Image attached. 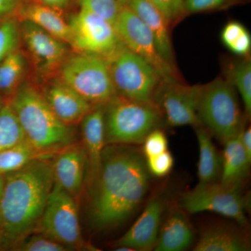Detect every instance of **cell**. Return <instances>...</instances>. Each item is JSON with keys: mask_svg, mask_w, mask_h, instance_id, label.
<instances>
[{"mask_svg": "<svg viewBox=\"0 0 251 251\" xmlns=\"http://www.w3.org/2000/svg\"><path fill=\"white\" fill-rule=\"evenodd\" d=\"M44 97L56 116L69 126L80 123L93 108L85 99L62 82L51 86Z\"/></svg>", "mask_w": 251, "mask_h": 251, "instance_id": "18", "label": "cell"}, {"mask_svg": "<svg viewBox=\"0 0 251 251\" xmlns=\"http://www.w3.org/2000/svg\"><path fill=\"white\" fill-rule=\"evenodd\" d=\"M36 232L52 238L72 251L94 250L82 237L76 200L55 183Z\"/></svg>", "mask_w": 251, "mask_h": 251, "instance_id": "9", "label": "cell"}, {"mask_svg": "<svg viewBox=\"0 0 251 251\" xmlns=\"http://www.w3.org/2000/svg\"><path fill=\"white\" fill-rule=\"evenodd\" d=\"M241 141L247 156L251 160V126L243 128L241 131Z\"/></svg>", "mask_w": 251, "mask_h": 251, "instance_id": "37", "label": "cell"}, {"mask_svg": "<svg viewBox=\"0 0 251 251\" xmlns=\"http://www.w3.org/2000/svg\"><path fill=\"white\" fill-rule=\"evenodd\" d=\"M142 145H143L142 151L145 158L156 156L168 150V138L159 128L150 132Z\"/></svg>", "mask_w": 251, "mask_h": 251, "instance_id": "32", "label": "cell"}, {"mask_svg": "<svg viewBox=\"0 0 251 251\" xmlns=\"http://www.w3.org/2000/svg\"><path fill=\"white\" fill-rule=\"evenodd\" d=\"M199 160L198 176L199 184H211L219 181L221 173V155L213 143L210 133L202 126L196 128Z\"/></svg>", "mask_w": 251, "mask_h": 251, "instance_id": "23", "label": "cell"}, {"mask_svg": "<svg viewBox=\"0 0 251 251\" xmlns=\"http://www.w3.org/2000/svg\"><path fill=\"white\" fill-rule=\"evenodd\" d=\"M115 27L122 44L148 61L163 79L181 80L176 67L167 62L160 54L151 31L136 14L125 5L120 7Z\"/></svg>", "mask_w": 251, "mask_h": 251, "instance_id": "10", "label": "cell"}, {"mask_svg": "<svg viewBox=\"0 0 251 251\" xmlns=\"http://www.w3.org/2000/svg\"><path fill=\"white\" fill-rule=\"evenodd\" d=\"M221 39L232 53L238 56H247L250 53V33L244 25L238 21H230L226 25L221 31Z\"/></svg>", "mask_w": 251, "mask_h": 251, "instance_id": "27", "label": "cell"}, {"mask_svg": "<svg viewBox=\"0 0 251 251\" xmlns=\"http://www.w3.org/2000/svg\"><path fill=\"white\" fill-rule=\"evenodd\" d=\"M0 228L1 229V215H0Z\"/></svg>", "mask_w": 251, "mask_h": 251, "instance_id": "43", "label": "cell"}, {"mask_svg": "<svg viewBox=\"0 0 251 251\" xmlns=\"http://www.w3.org/2000/svg\"><path fill=\"white\" fill-rule=\"evenodd\" d=\"M149 1L161 11L170 25L176 23L178 20L186 14L184 10V0H149Z\"/></svg>", "mask_w": 251, "mask_h": 251, "instance_id": "34", "label": "cell"}, {"mask_svg": "<svg viewBox=\"0 0 251 251\" xmlns=\"http://www.w3.org/2000/svg\"><path fill=\"white\" fill-rule=\"evenodd\" d=\"M5 185V175H0V201L2 197Z\"/></svg>", "mask_w": 251, "mask_h": 251, "instance_id": "39", "label": "cell"}, {"mask_svg": "<svg viewBox=\"0 0 251 251\" xmlns=\"http://www.w3.org/2000/svg\"><path fill=\"white\" fill-rule=\"evenodd\" d=\"M127 6L136 14L152 33L163 58L175 66V55L171 38V25L161 11L149 0H125Z\"/></svg>", "mask_w": 251, "mask_h": 251, "instance_id": "16", "label": "cell"}, {"mask_svg": "<svg viewBox=\"0 0 251 251\" xmlns=\"http://www.w3.org/2000/svg\"><path fill=\"white\" fill-rule=\"evenodd\" d=\"M72 0H34V2L45 5L53 9L61 10L69 5Z\"/></svg>", "mask_w": 251, "mask_h": 251, "instance_id": "38", "label": "cell"}, {"mask_svg": "<svg viewBox=\"0 0 251 251\" xmlns=\"http://www.w3.org/2000/svg\"><path fill=\"white\" fill-rule=\"evenodd\" d=\"M87 166V155L82 143L66 147L52 161L54 183L77 200L83 188Z\"/></svg>", "mask_w": 251, "mask_h": 251, "instance_id": "14", "label": "cell"}, {"mask_svg": "<svg viewBox=\"0 0 251 251\" xmlns=\"http://www.w3.org/2000/svg\"><path fill=\"white\" fill-rule=\"evenodd\" d=\"M57 153L35 148L27 139L0 151V175H6L24 168L39 158H52Z\"/></svg>", "mask_w": 251, "mask_h": 251, "instance_id": "24", "label": "cell"}, {"mask_svg": "<svg viewBox=\"0 0 251 251\" xmlns=\"http://www.w3.org/2000/svg\"><path fill=\"white\" fill-rule=\"evenodd\" d=\"M6 100H4V98L0 96V110L2 109L3 107H4V104L6 103Z\"/></svg>", "mask_w": 251, "mask_h": 251, "instance_id": "40", "label": "cell"}, {"mask_svg": "<svg viewBox=\"0 0 251 251\" xmlns=\"http://www.w3.org/2000/svg\"><path fill=\"white\" fill-rule=\"evenodd\" d=\"M201 85H188L181 80L163 79L153 102L171 126H201L198 115Z\"/></svg>", "mask_w": 251, "mask_h": 251, "instance_id": "11", "label": "cell"}, {"mask_svg": "<svg viewBox=\"0 0 251 251\" xmlns=\"http://www.w3.org/2000/svg\"><path fill=\"white\" fill-rule=\"evenodd\" d=\"M80 9L101 16L115 25L120 6L118 0H78Z\"/></svg>", "mask_w": 251, "mask_h": 251, "instance_id": "31", "label": "cell"}, {"mask_svg": "<svg viewBox=\"0 0 251 251\" xmlns=\"http://www.w3.org/2000/svg\"><path fill=\"white\" fill-rule=\"evenodd\" d=\"M1 239H2V229L0 228V245H1Z\"/></svg>", "mask_w": 251, "mask_h": 251, "instance_id": "41", "label": "cell"}, {"mask_svg": "<svg viewBox=\"0 0 251 251\" xmlns=\"http://www.w3.org/2000/svg\"><path fill=\"white\" fill-rule=\"evenodd\" d=\"M80 123L82 144L85 149L87 160L86 181L89 186L98 174L102 153L106 145L103 106L92 108Z\"/></svg>", "mask_w": 251, "mask_h": 251, "instance_id": "15", "label": "cell"}, {"mask_svg": "<svg viewBox=\"0 0 251 251\" xmlns=\"http://www.w3.org/2000/svg\"><path fill=\"white\" fill-rule=\"evenodd\" d=\"M26 139L9 102L0 110V151Z\"/></svg>", "mask_w": 251, "mask_h": 251, "instance_id": "28", "label": "cell"}, {"mask_svg": "<svg viewBox=\"0 0 251 251\" xmlns=\"http://www.w3.org/2000/svg\"><path fill=\"white\" fill-rule=\"evenodd\" d=\"M24 67L23 56L16 50L0 62V96L4 100L5 96L14 94L17 90Z\"/></svg>", "mask_w": 251, "mask_h": 251, "instance_id": "26", "label": "cell"}, {"mask_svg": "<svg viewBox=\"0 0 251 251\" xmlns=\"http://www.w3.org/2000/svg\"><path fill=\"white\" fill-rule=\"evenodd\" d=\"M249 199L242 192V185L226 186L219 181L199 184L183 193L177 206L187 214L211 211L233 219L242 227L248 224Z\"/></svg>", "mask_w": 251, "mask_h": 251, "instance_id": "8", "label": "cell"}, {"mask_svg": "<svg viewBox=\"0 0 251 251\" xmlns=\"http://www.w3.org/2000/svg\"><path fill=\"white\" fill-rule=\"evenodd\" d=\"M25 138L42 151L57 153L74 143L72 126L56 116L44 96L29 85L16 90L8 100Z\"/></svg>", "mask_w": 251, "mask_h": 251, "instance_id": "3", "label": "cell"}, {"mask_svg": "<svg viewBox=\"0 0 251 251\" xmlns=\"http://www.w3.org/2000/svg\"><path fill=\"white\" fill-rule=\"evenodd\" d=\"M106 59L118 95L155 105V93L163 78L151 64L127 49L122 43Z\"/></svg>", "mask_w": 251, "mask_h": 251, "instance_id": "7", "label": "cell"}, {"mask_svg": "<svg viewBox=\"0 0 251 251\" xmlns=\"http://www.w3.org/2000/svg\"><path fill=\"white\" fill-rule=\"evenodd\" d=\"M69 25V44L79 52L108 58L121 45L115 25L90 11L80 9L73 16Z\"/></svg>", "mask_w": 251, "mask_h": 251, "instance_id": "12", "label": "cell"}, {"mask_svg": "<svg viewBox=\"0 0 251 251\" xmlns=\"http://www.w3.org/2000/svg\"><path fill=\"white\" fill-rule=\"evenodd\" d=\"M21 0H0V18H4L17 9Z\"/></svg>", "mask_w": 251, "mask_h": 251, "instance_id": "36", "label": "cell"}, {"mask_svg": "<svg viewBox=\"0 0 251 251\" xmlns=\"http://www.w3.org/2000/svg\"><path fill=\"white\" fill-rule=\"evenodd\" d=\"M249 238L239 229L224 226H211L203 229L194 251H248Z\"/></svg>", "mask_w": 251, "mask_h": 251, "instance_id": "20", "label": "cell"}, {"mask_svg": "<svg viewBox=\"0 0 251 251\" xmlns=\"http://www.w3.org/2000/svg\"><path fill=\"white\" fill-rule=\"evenodd\" d=\"M151 176L137 145H105L98 174L88 186L92 227L114 228L131 217L148 195Z\"/></svg>", "mask_w": 251, "mask_h": 251, "instance_id": "1", "label": "cell"}, {"mask_svg": "<svg viewBox=\"0 0 251 251\" xmlns=\"http://www.w3.org/2000/svg\"><path fill=\"white\" fill-rule=\"evenodd\" d=\"M167 203L166 192L153 196L131 227L115 242L114 247H129L134 251L153 250Z\"/></svg>", "mask_w": 251, "mask_h": 251, "instance_id": "13", "label": "cell"}, {"mask_svg": "<svg viewBox=\"0 0 251 251\" xmlns=\"http://www.w3.org/2000/svg\"><path fill=\"white\" fill-rule=\"evenodd\" d=\"M62 82L96 107L104 106L117 95L108 59L98 54L80 53L63 65Z\"/></svg>", "mask_w": 251, "mask_h": 251, "instance_id": "6", "label": "cell"}, {"mask_svg": "<svg viewBox=\"0 0 251 251\" xmlns=\"http://www.w3.org/2000/svg\"><path fill=\"white\" fill-rule=\"evenodd\" d=\"M21 251H72L52 238L36 232L28 236L14 249Z\"/></svg>", "mask_w": 251, "mask_h": 251, "instance_id": "30", "label": "cell"}, {"mask_svg": "<svg viewBox=\"0 0 251 251\" xmlns=\"http://www.w3.org/2000/svg\"><path fill=\"white\" fill-rule=\"evenodd\" d=\"M105 145H139L163 118L156 105L117 95L104 105Z\"/></svg>", "mask_w": 251, "mask_h": 251, "instance_id": "4", "label": "cell"}, {"mask_svg": "<svg viewBox=\"0 0 251 251\" xmlns=\"http://www.w3.org/2000/svg\"><path fill=\"white\" fill-rule=\"evenodd\" d=\"M18 40L19 29L16 21L11 18L0 19V62L16 50Z\"/></svg>", "mask_w": 251, "mask_h": 251, "instance_id": "29", "label": "cell"}, {"mask_svg": "<svg viewBox=\"0 0 251 251\" xmlns=\"http://www.w3.org/2000/svg\"><path fill=\"white\" fill-rule=\"evenodd\" d=\"M21 15L25 21L33 23L59 40L69 43L70 25L59 10L34 2L23 6Z\"/></svg>", "mask_w": 251, "mask_h": 251, "instance_id": "22", "label": "cell"}, {"mask_svg": "<svg viewBox=\"0 0 251 251\" xmlns=\"http://www.w3.org/2000/svg\"><path fill=\"white\" fill-rule=\"evenodd\" d=\"M196 239L194 229L187 213L177 206L161 224L156 245V251H182L193 245Z\"/></svg>", "mask_w": 251, "mask_h": 251, "instance_id": "19", "label": "cell"}, {"mask_svg": "<svg viewBox=\"0 0 251 251\" xmlns=\"http://www.w3.org/2000/svg\"><path fill=\"white\" fill-rule=\"evenodd\" d=\"M227 80L234 86L242 99L247 117L251 114V62L249 58L232 63L227 73Z\"/></svg>", "mask_w": 251, "mask_h": 251, "instance_id": "25", "label": "cell"}, {"mask_svg": "<svg viewBox=\"0 0 251 251\" xmlns=\"http://www.w3.org/2000/svg\"><path fill=\"white\" fill-rule=\"evenodd\" d=\"M150 175L164 177L171 173L174 166V158L169 150L151 157L145 158Z\"/></svg>", "mask_w": 251, "mask_h": 251, "instance_id": "33", "label": "cell"}, {"mask_svg": "<svg viewBox=\"0 0 251 251\" xmlns=\"http://www.w3.org/2000/svg\"><path fill=\"white\" fill-rule=\"evenodd\" d=\"M22 31L28 49L44 70L57 65L67 52L62 41L30 22L25 21Z\"/></svg>", "mask_w": 251, "mask_h": 251, "instance_id": "17", "label": "cell"}, {"mask_svg": "<svg viewBox=\"0 0 251 251\" xmlns=\"http://www.w3.org/2000/svg\"><path fill=\"white\" fill-rule=\"evenodd\" d=\"M224 145L219 182L226 186L242 185L249 173L251 160L243 147L241 132Z\"/></svg>", "mask_w": 251, "mask_h": 251, "instance_id": "21", "label": "cell"}, {"mask_svg": "<svg viewBox=\"0 0 251 251\" xmlns=\"http://www.w3.org/2000/svg\"><path fill=\"white\" fill-rule=\"evenodd\" d=\"M125 0H118L119 4H120V6H122L123 5L124 2H125Z\"/></svg>", "mask_w": 251, "mask_h": 251, "instance_id": "42", "label": "cell"}, {"mask_svg": "<svg viewBox=\"0 0 251 251\" xmlns=\"http://www.w3.org/2000/svg\"><path fill=\"white\" fill-rule=\"evenodd\" d=\"M50 158L34 160L21 170L5 175L0 201V250H14L37 229L54 181Z\"/></svg>", "mask_w": 251, "mask_h": 251, "instance_id": "2", "label": "cell"}, {"mask_svg": "<svg viewBox=\"0 0 251 251\" xmlns=\"http://www.w3.org/2000/svg\"><path fill=\"white\" fill-rule=\"evenodd\" d=\"M229 0H184L186 14L204 12L219 9L225 6Z\"/></svg>", "mask_w": 251, "mask_h": 251, "instance_id": "35", "label": "cell"}, {"mask_svg": "<svg viewBox=\"0 0 251 251\" xmlns=\"http://www.w3.org/2000/svg\"><path fill=\"white\" fill-rule=\"evenodd\" d=\"M198 115L201 126L223 145L244 128L237 91L224 77L201 85Z\"/></svg>", "mask_w": 251, "mask_h": 251, "instance_id": "5", "label": "cell"}]
</instances>
